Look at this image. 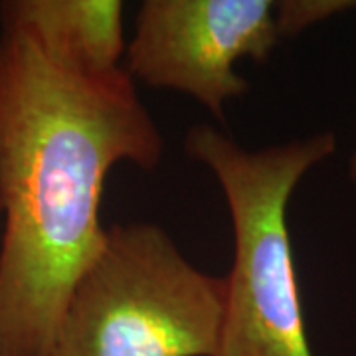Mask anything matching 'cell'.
<instances>
[{
    "instance_id": "52a82bcc",
    "label": "cell",
    "mask_w": 356,
    "mask_h": 356,
    "mask_svg": "<svg viewBox=\"0 0 356 356\" xmlns=\"http://www.w3.org/2000/svg\"><path fill=\"white\" fill-rule=\"evenodd\" d=\"M346 175H348V180L350 184L356 188V149L348 156V165H346Z\"/></svg>"
},
{
    "instance_id": "8992f818",
    "label": "cell",
    "mask_w": 356,
    "mask_h": 356,
    "mask_svg": "<svg viewBox=\"0 0 356 356\" xmlns=\"http://www.w3.org/2000/svg\"><path fill=\"white\" fill-rule=\"evenodd\" d=\"M356 10V0H280L273 2V16L281 40L301 36L313 26L334 16Z\"/></svg>"
},
{
    "instance_id": "5b68a950",
    "label": "cell",
    "mask_w": 356,
    "mask_h": 356,
    "mask_svg": "<svg viewBox=\"0 0 356 356\" xmlns=\"http://www.w3.org/2000/svg\"><path fill=\"white\" fill-rule=\"evenodd\" d=\"M119 0H6L0 28L32 40L56 64L83 76L121 70L127 51Z\"/></svg>"
},
{
    "instance_id": "277c9868",
    "label": "cell",
    "mask_w": 356,
    "mask_h": 356,
    "mask_svg": "<svg viewBox=\"0 0 356 356\" xmlns=\"http://www.w3.org/2000/svg\"><path fill=\"white\" fill-rule=\"evenodd\" d=\"M280 40L271 0H145L125 72L224 117L226 103L250 88L236 62H266Z\"/></svg>"
},
{
    "instance_id": "6da1fadb",
    "label": "cell",
    "mask_w": 356,
    "mask_h": 356,
    "mask_svg": "<svg viewBox=\"0 0 356 356\" xmlns=\"http://www.w3.org/2000/svg\"><path fill=\"white\" fill-rule=\"evenodd\" d=\"M163 135L121 67L83 76L0 28V356H42L99 254L109 170H153Z\"/></svg>"
},
{
    "instance_id": "7a4b0ae2",
    "label": "cell",
    "mask_w": 356,
    "mask_h": 356,
    "mask_svg": "<svg viewBox=\"0 0 356 356\" xmlns=\"http://www.w3.org/2000/svg\"><path fill=\"white\" fill-rule=\"evenodd\" d=\"M334 131L264 149L194 125L184 151L220 182L234 228L216 356H315L307 334L287 208L299 182L337 153Z\"/></svg>"
},
{
    "instance_id": "3957f363",
    "label": "cell",
    "mask_w": 356,
    "mask_h": 356,
    "mask_svg": "<svg viewBox=\"0 0 356 356\" xmlns=\"http://www.w3.org/2000/svg\"><path fill=\"white\" fill-rule=\"evenodd\" d=\"M224 291L161 226H111L42 356H216Z\"/></svg>"
}]
</instances>
